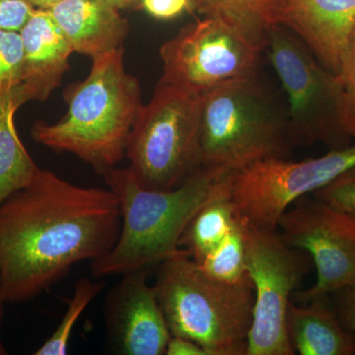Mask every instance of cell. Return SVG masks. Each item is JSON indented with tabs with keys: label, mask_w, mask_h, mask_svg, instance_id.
<instances>
[{
	"label": "cell",
	"mask_w": 355,
	"mask_h": 355,
	"mask_svg": "<svg viewBox=\"0 0 355 355\" xmlns=\"http://www.w3.org/2000/svg\"><path fill=\"white\" fill-rule=\"evenodd\" d=\"M315 198L355 217V167L313 193Z\"/></svg>",
	"instance_id": "23"
},
{
	"label": "cell",
	"mask_w": 355,
	"mask_h": 355,
	"mask_svg": "<svg viewBox=\"0 0 355 355\" xmlns=\"http://www.w3.org/2000/svg\"><path fill=\"white\" fill-rule=\"evenodd\" d=\"M198 265L205 275L217 282L234 284L247 277L244 229L239 217H236L230 232L221 244Z\"/></svg>",
	"instance_id": "20"
},
{
	"label": "cell",
	"mask_w": 355,
	"mask_h": 355,
	"mask_svg": "<svg viewBox=\"0 0 355 355\" xmlns=\"http://www.w3.org/2000/svg\"><path fill=\"white\" fill-rule=\"evenodd\" d=\"M20 107L14 91L0 96V205L25 188L40 169L16 130L15 114Z\"/></svg>",
	"instance_id": "18"
},
{
	"label": "cell",
	"mask_w": 355,
	"mask_h": 355,
	"mask_svg": "<svg viewBox=\"0 0 355 355\" xmlns=\"http://www.w3.org/2000/svg\"><path fill=\"white\" fill-rule=\"evenodd\" d=\"M166 355H207V352L198 343L181 338L174 336L170 338L166 349Z\"/></svg>",
	"instance_id": "28"
},
{
	"label": "cell",
	"mask_w": 355,
	"mask_h": 355,
	"mask_svg": "<svg viewBox=\"0 0 355 355\" xmlns=\"http://www.w3.org/2000/svg\"><path fill=\"white\" fill-rule=\"evenodd\" d=\"M202 94L159 83L128 137V170L148 190L177 188L200 169Z\"/></svg>",
	"instance_id": "6"
},
{
	"label": "cell",
	"mask_w": 355,
	"mask_h": 355,
	"mask_svg": "<svg viewBox=\"0 0 355 355\" xmlns=\"http://www.w3.org/2000/svg\"><path fill=\"white\" fill-rule=\"evenodd\" d=\"M35 9L30 0H0V30L20 32Z\"/></svg>",
	"instance_id": "24"
},
{
	"label": "cell",
	"mask_w": 355,
	"mask_h": 355,
	"mask_svg": "<svg viewBox=\"0 0 355 355\" xmlns=\"http://www.w3.org/2000/svg\"><path fill=\"white\" fill-rule=\"evenodd\" d=\"M110 3L113 4L114 7L123 10V9L130 8V7L139 4L140 0H107Z\"/></svg>",
	"instance_id": "29"
},
{
	"label": "cell",
	"mask_w": 355,
	"mask_h": 355,
	"mask_svg": "<svg viewBox=\"0 0 355 355\" xmlns=\"http://www.w3.org/2000/svg\"><path fill=\"white\" fill-rule=\"evenodd\" d=\"M48 10L74 53L93 60L123 48L128 21L107 0H62Z\"/></svg>",
	"instance_id": "15"
},
{
	"label": "cell",
	"mask_w": 355,
	"mask_h": 355,
	"mask_svg": "<svg viewBox=\"0 0 355 355\" xmlns=\"http://www.w3.org/2000/svg\"><path fill=\"white\" fill-rule=\"evenodd\" d=\"M148 272L139 270L121 275L107 294V336L116 354H165L172 338L154 287L147 282Z\"/></svg>",
	"instance_id": "12"
},
{
	"label": "cell",
	"mask_w": 355,
	"mask_h": 355,
	"mask_svg": "<svg viewBox=\"0 0 355 355\" xmlns=\"http://www.w3.org/2000/svg\"><path fill=\"white\" fill-rule=\"evenodd\" d=\"M240 220L244 229L246 272L254 291L246 355H293L287 309L292 292L308 272L309 254L289 246L277 229Z\"/></svg>",
	"instance_id": "8"
},
{
	"label": "cell",
	"mask_w": 355,
	"mask_h": 355,
	"mask_svg": "<svg viewBox=\"0 0 355 355\" xmlns=\"http://www.w3.org/2000/svg\"><path fill=\"white\" fill-rule=\"evenodd\" d=\"M123 55L121 48L93 58L88 76L65 90L67 113L53 123H35L33 139L73 154L101 174L116 168L144 105L139 80L125 69Z\"/></svg>",
	"instance_id": "2"
},
{
	"label": "cell",
	"mask_w": 355,
	"mask_h": 355,
	"mask_svg": "<svg viewBox=\"0 0 355 355\" xmlns=\"http://www.w3.org/2000/svg\"><path fill=\"white\" fill-rule=\"evenodd\" d=\"M193 10L220 18L266 48L268 33L282 26L286 0H195Z\"/></svg>",
	"instance_id": "19"
},
{
	"label": "cell",
	"mask_w": 355,
	"mask_h": 355,
	"mask_svg": "<svg viewBox=\"0 0 355 355\" xmlns=\"http://www.w3.org/2000/svg\"><path fill=\"white\" fill-rule=\"evenodd\" d=\"M293 140L286 113L257 76L222 84L202 94V167L228 173L272 158H286Z\"/></svg>",
	"instance_id": "5"
},
{
	"label": "cell",
	"mask_w": 355,
	"mask_h": 355,
	"mask_svg": "<svg viewBox=\"0 0 355 355\" xmlns=\"http://www.w3.org/2000/svg\"><path fill=\"white\" fill-rule=\"evenodd\" d=\"M105 282L83 277L77 280L73 295L70 299L67 309L58 324L57 330L35 352V355H64L76 322L92 302L93 299L104 288Z\"/></svg>",
	"instance_id": "21"
},
{
	"label": "cell",
	"mask_w": 355,
	"mask_h": 355,
	"mask_svg": "<svg viewBox=\"0 0 355 355\" xmlns=\"http://www.w3.org/2000/svg\"><path fill=\"white\" fill-rule=\"evenodd\" d=\"M23 69V44L19 32L0 30V96L20 85Z\"/></svg>",
	"instance_id": "22"
},
{
	"label": "cell",
	"mask_w": 355,
	"mask_h": 355,
	"mask_svg": "<svg viewBox=\"0 0 355 355\" xmlns=\"http://www.w3.org/2000/svg\"><path fill=\"white\" fill-rule=\"evenodd\" d=\"M266 46L287 95V123L293 142H322L338 149L355 141V119L340 76L321 64L284 26L268 33Z\"/></svg>",
	"instance_id": "7"
},
{
	"label": "cell",
	"mask_w": 355,
	"mask_h": 355,
	"mask_svg": "<svg viewBox=\"0 0 355 355\" xmlns=\"http://www.w3.org/2000/svg\"><path fill=\"white\" fill-rule=\"evenodd\" d=\"M231 174L200 167L177 188L154 191L140 186L128 168L104 173L105 181L120 205L121 226L113 249L91 261L93 275L113 277L149 270L177 254L191 217Z\"/></svg>",
	"instance_id": "3"
},
{
	"label": "cell",
	"mask_w": 355,
	"mask_h": 355,
	"mask_svg": "<svg viewBox=\"0 0 355 355\" xmlns=\"http://www.w3.org/2000/svg\"><path fill=\"white\" fill-rule=\"evenodd\" d=\"M338 76L342 80L350 112L355 119V41L352 42L349 51L343 58Z\"/></svg>",
	"instance_id": "26"
},
{
	"label": "cell",
	"mask_w": 355,
	"mask_h": 355,
	"mask_svg": "<svg viewBox=\"0 0 355 355\" xmlns=\"http://www.w3.org/2000/svg\"><path fill=\"white\" fill-rule=\"evenodd\" d=\"M324 300L315 299L304 306L289 303L287 330L294 352L301 355L355 354L354 333Z\"/></svg>",
	"instance_id": "16"
},
{
	"label": "cell",
	"mask_w": 355,
	"mask_h": 355,
	"mask_svg": "<svg viewBox=\"0 0 355 355\" xmlns=\"http://www.w3.org/2000/svg\"><path fill=\"white\" fill-rule=\"evenodd\" d=\"M355 167V144L303 161L272 158L233 173L230 198L236 214L258 227L275 230L299 198L323 188Z\"/></svg>",
	"instance_id": "10"
},
{
	"label": "cell",
	"mask_w": 355,
	"mask_h": 355,
	"mask_svg": "<svg viewBox=\"0 0 355 355\" xmlns=\"http://www.w3.org/2000/svg\"><path fill=\"white\" fill-rule=\"evenodd\" d=\"M338 294V314L343 326L355 334V286L347 287L336 292Z\"/></svg>",
	"instance_id": "27"
},
{
	"label": "cell",
	"mask_w": 355,
	"mask_h": 355,
	"mask_svg": "<svg viewBox=\"0 0 355 355\" xmlns=\"http://www.w3.org/2000/svg\"><path fill=\"white\" fill-rule=\"evenodd\" d=\"M193 2H195V0H193Z\"/></svg>",
	"instance_id": "33"
},
{
	"label": "cell",
	"mask_w": 355,
	"mask_h": 355,
	"mask_svg": "<svg viewBox=\"0 0 355 355\" xmlns=\"http://www.w3.org/2000/svg\"><path fill=\"white\" fill-rule=\"evenodd\" d=\"M282 26L338 76L352 42L355 0H286Z\"/></svg>",
	"instance_id": "13"
},
{
	"label": "cell",
	"mask_w": 355,
	"mask_h": 355,
	"mask_svg": "<svg viewBox=\"0 0 355 355\" xmlns=\"http://www.w3.org/2000/svg\"><path fill=\"white\" fill-rule=\"evenodd\" d=\"M140 6L151 17L173 20L186 11L193 10V0H140Z\"/></svg>",
	"instance_id": "25"
},
{
	"label": "cell",
	"mask_w": 355,
	"mask_h": 355,
	"mask_svg": "<svg viewBox=\"0 0 355 355\" xmlns=\"http://www.w3.org/2000/svg\"><path fill=\"white\" fill-rule=\"evenodd\" d=\"M121 226L111 190L76 186L49 170L0 205V284L6 303L31 300L83 261L113 249Z\"/></svg>",
	"instance_id": "1"
},
{
	"label": "cell",
	"mask_w": 355,
	"mask_h": 355,
	"mask_svg": "<svg viewBox=\"0 0 355 355\" xmlns=\"http://www.w3.org/2000/svg\"><path fill=\"white\" fill-rule=\"evenodd\" d=\"M36 8L49 9L62 0H30Z\"/></svg>",
	"instance_id": "30"
},
{
	"label": "cell",
	"mask_w": 355,
	"mask_h": 355,
	"mask_svg": "<svg viewBox=\"0 0 355 355\" xmlns=\"http://www.w3.org/2000/svg\"><path fill=\"white\" fill-rule=\"evenodd\" d=\"M265 46L220 18L205 16L161 46L159 83L203 93L222 84L257 76Z\"/></svg>",
	"instance_id": "9"
},
{
	"label": "cell",
	"mask_w": 355,
	"mask_h": 355,
	"mask_svg": "<svg viewBox=\"0 0 355 355\" xmlns=\"http://www.w3.org/2000/svg\"><path fill=\"white\" fill-rule=\"evenodd\" d=\"M352 41H355V27H354V33H352Z\"/></svg>",
	"instance_id": "32"
},
{
	"label": "cell",
	"mask_w": 355,
	"mask_h": 355,
	"mask_svg": "<svg viewBox=\"0 0 355 355\" xmlns=\"http://www.w3.org/2000/svg\"><path fill=\"white\" fill-rule=\"evenodd\" d=\"M19 33L22 79L14 92L23 106L30 101H46L60 87L74 51L48 9H35Z\"/></svg>",
	"instance_id": "14"
},
{
	"label": "cell",
	"mask_w": 355,
	"mask_h": 355,
	"mask_svg": "<svg viewBox=\"0 0 355 355\" xmlns=\"http://www.w3.org/2000/svg\"><path fill=\"white\" fill-rule=\"evenodd\" d=\"M6 303L4 301L3 295H2L1 284H0V327H1V319L2 314H3V304ZM7 354L6 347H4L3 343L1 340V336H0V355Z\"/></svg>",
	"instance_id": "31"
},
{
	"label": "cell",
	"mask_w": 355,
	"mask_h": 355,
	"mask_svg": "<svg viewBox=\"0 0 355 355\" xmlns=\"http://www.w3.org/2000/svg\"><path fill=\"white\" fill-rule=\"evenodd\" d=\"M277 230L289 246L304 251L316 266L314 286L297 293L307 303L355 286V217L317 198L296 200Z\"/></svg>",
	"instance_id": "11"
},
{
	"label": "cell",
	"mask_w": 355,
	"mask_h": 355,
	"mask_svg": "<svg viewBox=\"0 0 355 355\" xmlns=\"http://www.w3.org/2000/svg\"><path fill=\"white\" fill-rule=\"evenodd\" d=\"M153 287L172 336L198 343L207 355H246L254 306L249 275L217 282L181 249L159 263Z\"/></svg>",
	"instance_id": "4"
},
{
	"label": "cell",
	"mask_w": 355,
	"mask_h": 355,
	"mask_svg": "<svg viewBox=\"0 0 355 355\" xmlns=\"http://www.w3.org/2000/svg\"><path fill=\"white\" fill-rule=\"evenodd\" d=\"M231 176L191 217L180 240V248L196 263L218 247L234 224L237 214L230 198Z\"/></svg>",
	"instance_id": "17"
}]
</instances>
